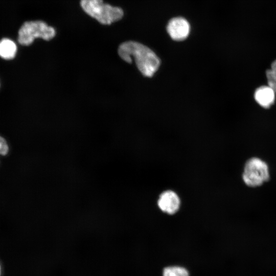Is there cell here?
<instances>
[{
    "instance_id": "cell-7",
    "label": "cell",
    "mask_w": 276,
    "mask_h": 276,
    "mask_svg": "<svg viewBox=\"0 0 276 276\" xmlns=\"http://www.w3.org/2000/svg\"><path fill=\"white\" fill-rule=\"evenodd\" d=\"M275 91L268 86H262L258 88L254 97L256 102L262 107L269 108L274 102Z\"/></svg>"
},
{
    "instance_id": "cell-6",
    "label": "cell",
    "mask_w": 276,
    "mask_h": 276,
    "mask_svg": "<svg viewBox=\"0 0 276 276\" xmlns=\"http://www.w3.org/2000/svg\"><path fill=\"white\" fill-rule=\"evenodd\" d=\"M167 31L172 39L182 41L189 36L190 26L185 18L182 17H174L169 21Z\"/></svg>"
},
{
    "instance_id": "cell-12",
    "label": "cell",
    "mask_w": 276,
    "mask_h": 276,
    "mask_svg": "<svg viewBox=\"0 0 276 276\" xmlns=\"http://www.w3.org/2000/svg\"><path fill=\"white\" fill-rule=\"evenodd\" d=\"M1 265H0V276H1Z\"/></svg>"
},
{
    "instance_id": "cell-4",
    "label": "cell",
    "mask_w": 276,
    "mask_h": 276,
    "mask_svg": "<svg viewBox=\"0 0 276 276\" xmlns=\"http://www.w3.org/2000/svg\"><path fill=\"white\" fill-rule=\"evenodd\" d=\"M242 177L243 182L248 187L260 186L269 179L268 166L259 158L251 157L246 162Z\"/></svg>"
},
{
    "instance_id": "cell-8",
    "label": "cell",
    "mask_w": 276,
    "mask_h": 276,
    "mask_svg": "<svg viewBox=\"0 0 276 276\" xmlns=\"http://www.w3.org/2000/svg\"><path fill=\"white\" fill-rule=\"evenodd\" d=\"M17 52L15 43L10 39L4 38L0 40V57L4 59L14 58Z\"/></svg>"
},
{
    "instance_id": "cell-2",
    "label": "cell",
    "mask_w": 276,
    "mask_h": 276,
    "mask_svg": "<svg viewBox=\"0 0 276 276\" xmlns=\"http://www.w3.org/2000/svg\"><path fill=\"white\" fill-rule=\"evenodd\" d=\"M80 5L88 15L103 25L118 21L124 14L121 8L104 3L103 0H81Z\"/></svg>"
},
{
    "instance_id": "cell-9",
    "label": "cell",
    "mask_w": 276,
    "mask_h": 276,
    "mask_svg": "<svg viewBox=\"0 0 276 276\" xmlns=\"http://www.w3.org/2000/svg\"><path fill=\"white\" fill-rule=\"evenodd\" d=\"M163 276H189V273L188 270L183 267L172 266L164 269Z\"/></svg>"
},
{
    "instance_id": "cell-11",
    "label": "cell",
    "mask_w": 276,
    "mask_h": 276,
    "mask_svg": "<svg viewBox=\"0 0 276 276\" xmlns=\"http://www.w3.org/2000/svg\"><path fill=\"white\" fill-rule=\"evenodd\" d=\"M9 151L8 145L5 140L0 136V154L6 155Z\"/></svg>"
},
{
    "instance_id": "cell-1",
    "label": "cell",
    "mask_w": 276,
    "mask_h": 276,
    "mask_svg": "<svg viewBox=\"0 0 276 276\" xmlns=\"http://www.w3.org/2000/svg\"><path fill=\"white\" fill-rule=\"evenodd\" d=\"M118 52L120 58L126 62L131 63L133 57L139 71L146 77H152L160 65V61L155 53L136 41L123 42L119 45Z\"/></svg>"
},
{
    "instance_id": "cell-3",
    "label": "cell",
    "mask_w": 276,
    "mask_h": 276,
    "mask_svg": "<svg viewBox=\"0 0 276 276\" xmlns=\"http://www.w3.org/2000/svg\"><path fill=\"white\" fill-rule=\"evenodd\" d=\"M56 32L54 28L42 20L25 22L18 32V41L21 45H29L34 39L41 38L45 40L52 39Z\"/></svg>"
},
{
    "instance_id": "cell-5",
    "label": "cell",
    "mask_w": 276,
    "mask_h": 276,
    "mask_svg": "<svg viewBox=\"0 0 276 276\" xmlns=\"http://www.w3.org/2000/svg\"><path fill=\"white\" fill-rule=\"evenodd\" d=\"M157 204L163 213L172 215L177 213L180 209L181 200L175 191L167 190L162 192L159 195Z\"/></svg>"
},
{
    "instance_id": "cell-10",
    "label": "cell",
    "mask_w": 276,
    "mask_h": 276,
    "mask_svg": "<svg viewBox=\"0 0 276 276\" xmlns=\"http://www.w3.org/2000/svg\"><path fill=\"white\" fill-rule=\"evenodd\" d=\"M266 75L268 85L276 93V60L272 63L271 68L266 71Z\"/></svg>"
}]
</instances>
